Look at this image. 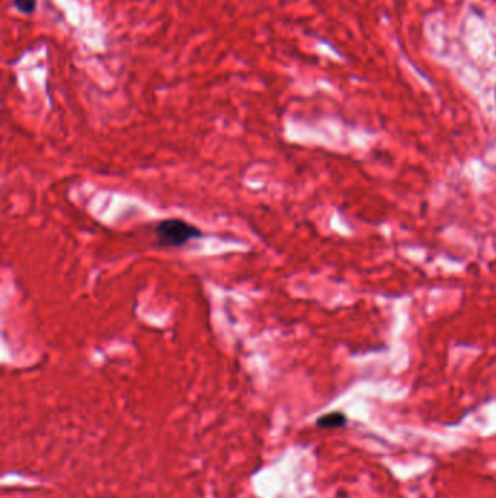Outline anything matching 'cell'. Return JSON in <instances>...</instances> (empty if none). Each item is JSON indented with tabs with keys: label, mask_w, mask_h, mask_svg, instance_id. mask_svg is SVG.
Instances as JSON below:
<instances>
[{
	"label": "cell",
	"mask_w": 496,
	"mask_h": 498,
	"mask_svg": "<svg viewBox=\"0 0 496 498\" xmlns=\"http://www.w3.org/2000/svg\"><path fill=\"white\" fill-rule=\"evenodd\" d=\"M345 416L343 414H339V413H333V414H328V416H323L318 424L323 428H336V427H343L345 424Z\"/></svg>",
	"instance_id": "7a4b0ae2"
},
{
	"label": "cell",
	"mask_w": 496,
	"mask_h": 498,
	"mask_svg": "<svg viewBox=\"0 0 496 498\" xmlns=\"http://www.w3.org/2000/svg\"><path fill=\"white\" fill-rule=\"evenodd\" d=\"M154 233L158 245L162 248H180L203 237V232L198 227L180 219L161 220L154 227Z\"/></svg>",
	"instance_id": "6da1fadb"
},
{
	"label": "cell",
	"mask_w": 496,
	"mask_h": 498,
	"mask_svg": "<svg viewBox=\"0 0 496 498\" xmlns=\"http://www.w3.org/2000/svg\"><path fill=\"white\" fill-rule=\"evenodd\" d=\"M14 5L23 13H31L36 9L37 0H14Z\"/></svg>",
	"instance_id": "3957f363"
}]
</instances>
